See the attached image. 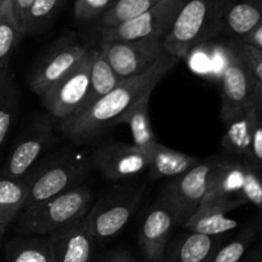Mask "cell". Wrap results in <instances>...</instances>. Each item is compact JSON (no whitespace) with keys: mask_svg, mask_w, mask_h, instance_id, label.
I'll return each instance as SVG.
<instances>
[{"mask_svg":"<svg viewBox=\"0 0 262 262\" xmlns=\"http://www.w3.org/2000/svg\"><path fill=\"white\" fill-rule=\"evenodd\" d=\"M252 112L253 99L247 107L237 117L225 122L224 136L222 146L225 152L232 159L239 161H250L251 133H252Z\"/></svg>","mask_w":262,"mask_h":262,"instance_id":"obj_20","label":"cell"},{"mask_svg":"<svg viewBox=\"0 0 262 262\" xmlns=\"http://www.w3.org/2000/svg\"><path fill=\"white\" fill-rule=\"evenodd\" d=\"M160 0H110L100 17V30L112 28L142 14Z\"/></svg>","mask_w":262,"mask_h":262,"instance_id":"obj_26","label":"cell"},{"mask_svg":"<svg viewBox=\"0 0 262 262\" xmlns=\"http://www.w3.org/2000/svg\"><path fill=\"white\" fill-rule=\"evenodd\" d=\"M145 151L148 156V176L152 181L178 177L200 163L194 156L168 147L159 141Z\"/></svg>","mask_w":262,"mask_h":262,"instance_id":"obj_18","label":"cell"},{"mask_svg":"<svg viewBox=\"0 0 262 262\" xmlns=\"http://www.w3.org/2000/svg\"><path fill=\"white\" fill-rule=\"evenodd\" d=\"M89 51V48L76 41L68 38L61 40L53 46L32 68L28 77L31 90L41 97Z\"/></svg>","mask_w":262,"mask_h":262,"instance_id":"obj_13","label":"cell"},{"mask_svg":"<svg viewBox=\"0 0 262 262\" xmlns=\"http://www.w3.org/2000/svg\"><path fill=\"white\" fill-rule=\"evenodd\" d=\"M5 230H7V227H5V225H3L2 223H0V248H2V245H3V238H4Z\"/></svg>","mask_w":262,"mask_h":262,"instance_id":"obj_39","label":"cell"},{"mask_svg":"<svg viewBox=\"0 0 262 262\" xmlns=\"http://www.w3.org/2000/svg\"><path fill=\"white\" fill-rule=\"evenodd\" d=\"M154 90H147L141 95L120 117L118 118L117 124H127L132 135L133 145L142 150H147L158 142L155 132H154L151 118L148 114L150 97Z\"/></svg>","mask_w":262,"mask_h":262,"instance_id":"obj_19","label":"cell"},{"mask_svg":"<svg viewBox=\"0 0 262 262\" xmlns=\"http://www.w3.org/2000/svg\"><path fill=\"white\" fill-rule=\"evenodd\" d=\"M252 99H253V102H255L256 107H257L258 112H260L262 115V84L258 83L257 81H256L255 87H253Z\"/></svg>","mask_w":262,"mask_h":262,"instance_id":"obj_37","label":"cell"},{"mask_svg":"<svg viewBox=\"0 0 262 262\" xmlns=\"http://www.w3.org/2000/svg\"><path fill=\"white\" fill-rule=\"evenodd\" d=\"M219 161L220 159L200 161L165 184L159 199L173 212L177 225H183L206 197L212 173Z\"/></svg>","mask_w":262,"mask_h":262,"instance_id":"obj_5","label":"cell"},{"mask_svg":"<svg viewBox=\"0 0 262 262\" xmlns=\"http://www.w3.org/2000/svg\"><path fill=\"white\" fill-rule=\"evenodd\" d=\"M262 22V0H222L219 33L242 40Z\"/></svg>","mask_w":262,"mask_h":262,"instance_id":"obj_17","label":"cell"},{"mask_svg":"<svg viewBox=\"0 0 262 262\" xmlns=\"http://www.w3.org/2000/svg\"><path fill=\"white\" fill-rule=\"evenodd\" d=\"M245 205L247 204L242 199L206 196L196 211L186 220L182 227L189 232L200 233L210 237H220L238 227L237 220L229 217L228 214Z\"/></svg>","mask_w":262,"mask_h":262,"instance_id":"obj_14","label":"cell"},{"mask_svg":"<svg viewBox=\"0 0 262 262\" xmlns=\"http://www.w3.org/2000/svg\"><path fill=\"white\" fill-rule=\"evenodd\" d=\"M219 237L189 232L181 235L170 248H166L161 262H206L219 246Z\"/></svg>","mask_w":262,"mask_h":262,"instance_id":"obj_21","label":"cell"},{"mask_svg":"<svg viewBox=\"0 0 262 262\" xmlns=\"http://www.w3.org/2000/svg\"><path fill=\"white\" fill-rule=\"evenodd\" d=\"M61 3L63 0H33L26 18L23 33H31L42 27L53 17Z\"/></svg>","mask_w":262,"mask_h":262,"instance_id":"obj_29","label":"cell"},{"mask_svg":"<svg viewBox=\"0 0 262 262\" xmlns=\"http://www.w3.org/2000/svg\"><path fill=\"white\" fill-rule=\"evenodd\" d=\"M3 2H4V0H0V8H2V4H3Z\"/></svg>","mask_w":262,"mask_h":262,"instance_id":"obj_42","label":"cell"},{"mask_svg":"<svg viewBox=\"0 0 262 262\" xmlns=\"http://www.w3.org/2000/svg\"><path fill=\"white\" fill-rule=\"evenodd\" d=\"M252 166L262 171V115L253 102L252 133H251L250 161Z\"/></svg>","mask_w":262,"mask_h":262,"instance_id":"obj_31","label":"cell"},{"mask_svg":"<svg viewBox=\"0 0 262 262\" xmlns=\"http://www.w3.org/2000/svg\"><path fill=\"white\" fill-rule=\"evenodd\" d=\"M94 204L89 187L76 186L48 200L26 207L18 219L17 230L22 235H45L86 216Z\"/></svg>","mask_w":262,"mask_h":262,"instance_id":"obj_2","label":"cell"},{"mask_svg":"<svg viewBox=\"0 0 262 262\" xmlns=\"http://www.w3.org/2000/svg\"><path fill=\"white\" fill-rule=\"evenodd\" d=\"M92 168L91 156L84 158L71 152L59 154L32 168L23 177L28 189L23 209L79 186Z\"/></svg>","mask_w":262,"mask_h":262,"instance_id":"obj_4","label":"cell"},{"mask_svg":"<svg viewBox=\"0 0 262 262\" xmlns=\"http://www.w3.org/2000/svg\"><path fill=\"white\" fill-rule=\"evenodd\" d=\"M258 248H260V253H261V258H262V245Z\"/></svg>","mask_w":262,"mask_h":262,"instance_id":"obj_41","label":"cell"},{"mask_svg":"<svg viewBox=\"0 0 262 262\" xmlns=\"http://www.w3.org/2000/svg\"><path fill=\"white\" fill-rule=\"evenodd\" d=\"M179 59L165 54L148 71L122 79L114 89L82 112L67 119L56 120V128L74 143L89 142L117 123L138 97L156 84L178 64Z\"/></svg>","mask_w":262,"mask_h":262,"instance_id":"obj_1","label":"cell"},{"mask_svg":"<svg viewBox=\"0 0 262 262\" xmlns=\"http://www.w3.org/2000/svg\"><path fill=\"white\" fill-rule=\"evenodd\" d=\"M245 262H262V258H261V253H260V248H257V250L255 251V252L252 253V255L250 256V257L247 258Z\"/></svg>","mask_w":262,"mask_h":262,"instance_id":"obj_38","label":"cell"},{"mask_svg":"<svg viewBox=\"0 0 262 262\" xmlns=\"http://www.w3.org/2000/svg\"><path fill=\"white\" fill-rule=\"evenodd\" d=\"M241 41L262 50V22L258 23V25L256 26L250 33H247Z\"/></svg>","mask_w":262,"mask_h":262,"instance_id":"obj_35","label":"cell"},{"mask_svg":"<svg viewBox=\"0 0 262 262\" xmlns=\"http://www.w3.org/2000/svg\"><path fill=\"white\" fill-rule=\"evenodd\" d=\"M8 262H53L48 237L23 235L5 245Z\"/></svg>","mask_w":262,"mask_h":262,"instance_id":"obj_23","label":"cell"},{"mask_svg":"<svg viewBox=\"0 0 262 262\" xmlns=\"http://www.w3.org/2000/svg\"><path fill=\"white\" fill-rule=\"evenodd\" d=\"M256 79L243 59L235 40L228 49L227 61L220 77L223 123L237 117L252 101Z\"/></svg>","mask_w":262,"mask_h":262,"instance_id":"obj_9","label":"cell"},{"mask_svg":"<svg viewBox=\"0 0 262 262\" xmlns=\"http://www.w3.org/2000/svg\"><path fill=\"white\" fill-rule=\"evenodd\" d=\"M13 2V9H14L15 17H17L18 25H19L20 30H25L26 18H27L28 10H30L31 5H32L33 0H12ZM25 35V33H23Z\"/></svg>","mask_w":262,"mask_h":262,"instance_id":"obj_34","label":"cell"},{"mask_svg":"<svg viewBox=\"0 0 262 262\" xmlns=\"http://www.w3.org/2000/svg\"><path fill=\"white\" fill-rule=\"evenodd\" d=\"M99 49L120 79L148 71L166 54L163 38L101 41Z\"/></svg>","mask_w":262,"mask_h":262,"instance_id":"obj_8","label":"cell"},{"mask_svg":"<svg viewBox=\"0 0 262 262\" xmlns=\"http://www.w3.org/2000/svg\"><path fill=\"white\" fill-rule=\"evenodd\" d=\"M110 0H77L74 4V17L82 22L97 19L104 14Z\"/></svg>","mask_w":262,"mask_h":262,"instance_id":"obj_32","label":"cell"},{"mask_svg":"<svg viewBox=\"0 0 262 262\" xmlns=\"http://www.w3.org/2000/svg\"><path fill=\"white\" fill-rule=\"evenodd\" d=\"M141 197V189L120 186L94 202L86 220L95 241H107L122 232L137 210Z\"/></svg>","mask_w":262,"mask_h":262,"instance_id":"obj_6","label":"cell"},{"mask_svg":"<svg viewBox=\"0 0 262 262\" xmlns=\"http://www.w3.org/2000/svg\"><path fill=\"white\" fill-rule=\"evenodd\" d=\"M174 227L177 223L173 212L159 199L145 215L138 232V245L148 262L163 260Z\"/></svg>","mask_w":262,"mask_h":262,"instance_id":"obj_16","label":"cell"},{"mask_svg":"<svg viewBox=\"0 0 262 262\" xmlns=\"http://www.w3.org/2000/svg\"><path fill=\"white\" fill-rule=\"evenodd\" d=\"M120 81L122 79L117 76V73L112 68L109 61L106 60L104 54L100 51V49H94V58H92L91 73H90L89 96H87V101L83 109L112 91Z\"/></svg>","mask_w":262,"mask_h":262,"instance_id":"obj_24","label":"cell"},{"mask_svg":"<svg viewBox=\"0 0 262 262\" xmlns=\"http://www.w3.org/2000/svg\"><path fill=\"white\" fill-rule=\"evenodd\" d=\"M237 41L241 54H242L243 59H245L246 63L250 67L253 77H255V79L258 83L262 84V50L252 45L242 42L239 40Z\"/></svg>","mask_w":262,"mask_h":262,"instance_id":"obj_33","label":"cell"},{"mask_svg":"<svg viewBox=\"0 0 262 262\" xmlns=\"http://www.w3.org/2000/svg\"><path fill=\"white\" fill-rule=\"evenodd\" d=\"M27 184L23 178H13L0 174V223L8 228L27 201Z\"/></svg>","mask_w":262,"mask_h":262,"instance_id":"obj_22","label":"cell"},{"mask_svg":"<svg viewBox=\"0 0 262 262\" xmlns=\"http://www.w3.org/2000/svg\"><path fill=\"white\" fill-rule=\"evenodd\" d=\"M23 32L18 25L12 0H4L0 8V68L8 67L13 51Z\"/></svg>","mask_w":262,"mask_h":262,"instance_id":"obj_25","label":"cell"},{"mask_svg":"<svg viewBox=\"0 0 262 262\" xmlns=\"http://www.w3.org/2000/svg\"><path fill=\"white\" fill-rule=\"evenodd\" d=\"M53 262H92L95 238L87 225L86 216L46 235Z\"/></svg>","mask_w":262,"mask_h":262,"instance_id":"obj_15","label":"cell"},{"mask_svg":"<svg viewBox=\"0 0 262 262\" xmlns=\"http://www.w3.org/2000/svg\"><path fill=\"white\" fill-rule=\"evenodd\" d=\"M91 160L107 181H124L137 174L143 173L148 168L147 152L132 143L105 142L97 145L92 150Z\"/></svg>","mask_w":262,"mask_h":262,"instance_id":"obj_12","label":"cell"},{"mask_svg":"<svg viewBox=\"0 0 262 262\" xmlns=\"http://www.w3.org/2000/svg\"><path fill=\"white\" fill-rule=\"evenodd\" d=\"M260 230L257 225L248 227L230 242L224 246H217L206 262H241L260 234Z\"/></svg>","mask_w":262,"mask_h":262,"instance_id":"obj_28","label":"cell"},{"mask_svg":"<svg viewBox=\"0 0 262 262\" xmlns=\"http://www.w3.org/2000/svg\"><path fill=\"white\" fill-rule=\"evenodd\" d=\"M96 262H137L132 256L124 251H115V252H109L102 256L100 260Z\"/></svg>","mask_w":262,"mask_h":262,"instance_id":"obj_36","label":"cell"},{"mask_svg":"<svg viewBox=\"0 0 262 262\" xmlns=\"http://www.w3.org/2000/svg\"><path fill=\"white\" fill-rule=\"evenodd\" d=\"M19 105L18 90L9 72L0 82V151L7 142Z\"/></svg>","mask_w":262,"mask_h":262,"instance_id":"obj_27","label":"cell"},{"mask_svg":"<svg viewBox=\"0 0 262 262\" xmlns=\"http://www.w3.org/2000/svg\"><path fill=\"white\" fill-rule=\"evenodd\" d=\"M55 140L51 117L49 114L40 115L31 123L13 146L7 161L0 169V174L13 178H23Z\"/></svg>","mask_w":262,"mask_h":262,"instance_id":"obj_11","label":"cell"},{"mask_svg":"<svg viewBox=\"0 0 262 262\" xmlns=\"http://www.w3.org/2000/svg\"><path fill=\"white\" fill-rule=\"evenodd\" d=\"M8 67H2V68H0V82H2V79L4 78L5 77V74L8 73Z\"/></svg>","mask_w":262,"mask_h":262,"instance_id":"obj_40","label":"cell"},{"mask_svg":"<svg viewBox=\"0 0 262 262\" xmlns=\"http://www.w3.org/2000/svg\"><path fill=\"white\" fill-rule=\"evenodd\" d=\"M239 199L262 211V171L251 164H246L245 179L239 192Z\"/></svg>","mask_w":262,"mask_h":262,"instance_id":"obj_30","label":"cell"},{"mask_svg":"<svg viewBox=\"0 0 262 262\" xmlns=\"http://www.w3.org/2000/svg\"><path fill=\"white\" fill-rule=\"evenodd\" d=\"M94 49L67 72L41 96L42 104L50 117L56 120L73 117L83 109L90 90V73H91Z\"/></svg>","mask_w":262,"mask_h":262,"instance_id":"obj_7","label":"cell"},{"mask_svg":"<svg viewBox=\"0 0 262 262\" xmlns=\"http://www.w3.org/2000/svg\"><path fill=\"white\" fill-rule=\"evenodd\" d=\"M184 0H160L142 14L112 28L100 30L101 41L165 38Z\"/></svg>","mask_w":262,"mask_h":262,"instance_id":"obj_10","label":"cell"},{"mask_svg":"<svg viewBox=\"0 0 262 262\" xmlns=\"http://www.w3.org/2000/svg\"><path fill=\"white\" fill-rule=\"evenodd\" d=\"M222 0H184L164 38L165 53L174 58H187L192 49L219 33Z\"/></svg>","mask_w":262,"mask_h":262,"instance_id":"obj_3","label":"cell"}]
</instances>
